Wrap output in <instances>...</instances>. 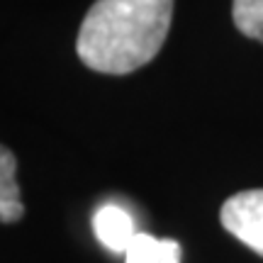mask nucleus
<instances>
[{"mask_svg": "<svg viewBox=\"0 0 263 263\" xmlns=\"http://www.w3.org/2000/svg\"><path fill=\"white\" fill-rule=\"evenodd\" d=\"M173 0H95L76 51L98 73L124 76L149 64L168 37Z\"/></svg>", "mask_w": 263, "mask_h": 263, "instance_id": "f257e3e1", "label": "nucleus"}, {"mask_svg": "<svg viewBox=\"0 0 263 263\" xmlns=\"http://www.w3.org/2000/svg\"><path fill=\"white\" fill-rule=\"evenodd\" d=\"M222 227L251 251L263 256V190L236 193L222 205Z\"/></svg>", "mask_w": 263, "mask_h": 263, "instance_id": "f03ea898", "label": "nucleus"}, {"mask_svg": "<svg viewBox=\"0 0 263 263\" xmlns=\"http://www.w3.org/2000/svg\"><path fill=\"white\" fill-rule=\"evenodd\" d=\"M93 232L98 241L115 254H124L134 236L139 234L132 215L120 205H103L93 217Z\"/></svg>", "mask_w": 263, "mask_h": 263, "instance_id": "7ed1b4c3", "label": "nucleus"}, {"mask_svg": "<svg viewBox=\"0 0 263 263\" xmlns=\"http://www.w3.org/2000/svg\"><path fill=\"white\" fill-rule=\"evenodd\" d=\"M17 161L15 154L0 144V222H17L25 215V205L20 200V185L15 180Z\"/></svg>", "mask_w": 263, "mask_h": 263, "instance_id": "20e7f679", "label": "nucleus"}, {"mask_svg": "<svg viewBox=\"0 0 263 263\" xmlns=\"http://www.w3.org/2000/svg\"><path fill=\"white\" fill-rule=\"evenodd\" d=\"M124 263H180V244L139 232L124 251Z\"/></svg>", "mask_w": 263, "mask_h": 263, "instance_id": "39448f33", "label": "nucleus"}, {"mask_svg": "<svg viewBox=\"0 0 263 263\" xmlns=\"http://www.w3.org/2000/svg\"><path fill=\"white\" fill-rule=\"evenodd\" d=\"M232 20L244 37L263 42V0H234Z\"/></svg>", "mask_w": 263, "mask_h": 263, "instance_id": "423d86ee", "label": "nucleus"}]
</instances>
